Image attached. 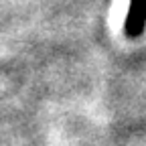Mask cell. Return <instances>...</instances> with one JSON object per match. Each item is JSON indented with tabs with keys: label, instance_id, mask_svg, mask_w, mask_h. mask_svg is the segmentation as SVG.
<instances>
[{
	"label": "cell",
	"instance_id": "cell-1",
	"mask_svg": "<svg viewBox=\"0 0 146 146\" xmlns=\"http://www.w3.org/2000/svg\"><path fill=\"white\" fill-rule=\"evenodd\" d=\"M146 27V0H130L128 14L124 21V33L128 39H136Z\"/></svg>",
	"mask_w": 146,
	"mask_h": 146
}]
</instances>
